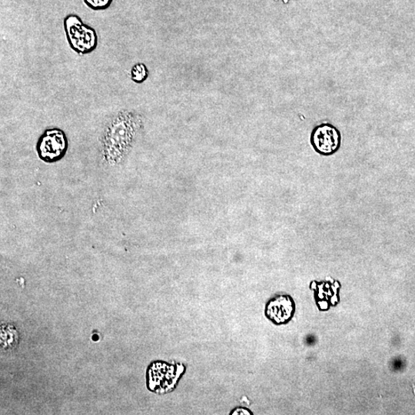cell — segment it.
<instances>
[{
  "label": "cell",
  "instance_id": "obj_2",
  "mask_svg": "<svg viewBox=\"0 0 415 415\" xmlns=\"http://www.w3.org/2000/svg\"><path fill=\"white\" fill-rule=\"evenodd\" d=\"M69 142L65 132L58 128L46 130L39 137L36 150L39 157L47 163L60 161L65 155Z\"/></svg>",
  "mask_w": 415,
  "mask_h": 415
},
{
  "label": "cell",
  "instance_id": "obj_3",
  "mask_svg": "<svg viewBox=\"0 0 415 415\" xmlns=\"http://www.w3.org/2000/svg\"><path fill=\"white\" fill-rule=\"evenodd\" d=\"M311 143L318 154L329 156L340 149L341 135L336 127L323 123L315 128L311 135Z\"/></svg>",
  "mask_w": 415,
  "mask_h": 415
},
{
  "label": "cell",
  "instance_id": "obj_6",
  "mask_svg": "<svg viewBox=\"0 0 415 415\" xmlns=\"http://www.w3.org/2000/svg\"><path fill=\"white\" fill-rule=\"evenodd\" d=\"M86 5L90 9L100 11H105L113 4L114 0H84Z\"/></svg>",
  "mask_w": 415,
  "mask_h": 415
},
{
  "label": "cell",
  "instance_id": "obj_5",
  "mask_svg": "<svg viewBox=\"0 0 415 415\" xmlns=\"http://www.w3.org/2000/svg\"><path fill=\"white\" fill-rule=\"evenodd\" d=\"M149 76V70L143 63H137L131 70V79L135 83H144Z\"/></svg>",
  "mask_w": 415,
  "mask_h": 415
},
{
  "label": "cell",
  "instance_id": "obj_4",
  "mask_svg": "<svg viewBox=\"0 0 415 415\" xmlns=\"http://www.w3.org/2000/svg\"><path fill=\"white\" fill-rule=\"evenodd\" d=\"M294 313V303L290 297H278L269 301L266 314L275 324L288 322Z\"/></svg>",
  "mask_w": 415,
  "mask_h": 415
},
{
  "label": "cell",
  "instance_id": "obj_7",
  "mask_svg": "<svg viewBox=\"0 0 415 415\" xmlns=\"http://www.w3.org/2000/svg\"><path fill=\"white\" fill-rule=\"evenodd\" d=\"M230 414H252L251 411L245 409H236Z\"/></svg>",
  "mask_w": 415,
  "mask_h": 415
},
{
  "label": "cell",
  "instance_id": "obj_1",
  "mask_svg": "<svg viewBox=\"0 0 415 415\" xmlns=\"http://www.w3.org/2000/svg\"><path fill=\"white\" fill-rule=\"evenodd\" d=\"M63 24L72 50L78 54L86 55L97 49L98 46L97 31L85 24L78 15H68L64 19Z\"/></svg>",
  "mask_w": 415,
  "mask_h": 415
}]
</instances>
